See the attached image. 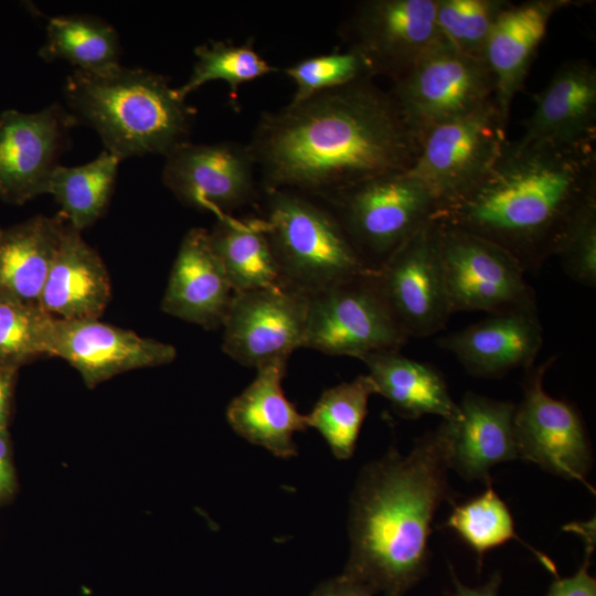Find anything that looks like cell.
Returning <instances> with one entry per match:
<instances>
[{
    "instance_id": "obj_1",
    "label": "cell",
    "mask_w": 596,
    "mask_h": 596,
    "mask_svg": "<svg viewBox=\"0 0 596 596\" xmlns=\"http://www.w3.org/2000/svg\"><path fill=\"white\" fill-rule=\"evenodd\" d=\"M248 147L265 191L326 199L362 181L407 171L419 142L390 92L362 78L264 113Z\"/></svg>"
},
{
    "instance_id": "obj_2",
    "label": "cell",
    "mask_w": 596,
    "mask_h": 596,
    "mask_svg": "<svg viewBox=\"0 0 596 596\" xmlns=\"http://www.w3.org/2000/svg\"><path fill=\"white\" fill-rule=\"evenodd\" d=\"M458 421L441 419L403 456L396 448L366 464L350 499V552L343 573L385 596H404L424 576L436 511L453 498Z\"/></svg>"
},
{
    "instance_id": "obj_3",
    "label": "cell",
    "mask_w": 596,
    "mask_h": 596,
    "mask_svg": "<svg viewBox=\"0 0 596 596\" xmlns=\"http://www.w3.org/2000/svg\"><path fill=\"white\" fill-rule=\"evenodd\" d=\"M596 193L595 145L508 141L468 190L440 204L432 220L487 238L526 272H538L583 202Z\"/></svg>"
},
{
    "instance_id": "obj_4",
    "label": "cell",
    "mask_w": 596,
    "mask_h": 596,
    "mask_svg": "<svg viewBox=\"0 0 596 596\" xmlns=\"http://www.w3.org/2000/svg\"><path fill=\"white\" fill-rule=\"evenodd\" d=\"M64 95L74 118L93 127L120 161L167 156L188 141L195 115L164 76L121 65L104 73L74 70Z\"/></svg>"
},
{
    "instance_id": "obj_5",
    "label": "cell",
    "mask_w": 596,
    "mask_h": 596,
    "mask_svg": "<svg viewBox=\"0 0 596 596\" xmlns=\"http://www.w3.org/2000/svg\"><path fill=\"white\" fill-rule=\"evenodd\" d=\"M265 193L263 221L284 288L309 296L375 270L333 212L297 191L278 189Z\"/></svg>"
},
{
    "instance_id": "obj_6",
    "label": "cell",
    "mask_w": 596,
    "mask_h": 596,
    "mask_svg": "<svg viewBox=\"0 0 596 596\" xmlns=\"http://www.w3.org/2000/svg\"><path fill=\"white\" fill-rule=\"evenodd\" d=\"M307 298L302 348L361 360L373 353L400 352L409 339L384 297L376 269Z\"/></svg>"
},
{
    "instance_id": "obj_7",
    "label": "cell",
    "mask_w": 596,
    "mask_h": 596,
    "mask_svg": "<svg viewBox=\"0 0 596 596\" xmlns=\"http://www.w3.org/2000/svg\"><path fill=\"white\" fill-rule=\"evenodd\" d=\"M326 199L374 269L429 221L438 206L435 196L406 171L362 181Z\"/></svg>"
},
{
    "instance_id": "obj_8",
    "label": "cell",
    "mask_w": 596,
    "mask_h": 596,
    "mask_svg": "<svg viewBox=\"0 0 596 596\" xmlns=\"http://www.w3.org/2000/svg\"><path fill=\"white\" fill-rule=\"evenodd\" d=\"M393 83L390 94L417 139L429 128L494 100V81L485 62L445 41Z\"/></svg>"
},
{
    "instance_id": "obj_9",
    "label": "cell",
    "mask_w": 596,
    "mask_h": 596,
    "mask_svg": "<svg viewBox=\"0 0 596 596\" xmlns=\"http://www.w3.org/2000/svg\"><path fill=\"white\" fill-rule=\"evenodd\" d=\"M507 121L493 100L429 128L419 137L418 153L406 172L435 196L438 206L453 200L498 160L508 142Z\"/></svg>"
},
{
    "instance_id": "obj_10",
    "label": "cell",
    "mask_w": 596,
    "mask_h": 596,
    "mask_svg": "<svg viewBox=\"0 0 596 596\" xmlns=\"http://www.w3.org/2000/svg\"><path fill=\"white\" fill-rule=\"evenodd\" d=\"M437 225L451 315L538 307L525 270L508 251L470 232Z\"/></svg>"
},
{
    "instance_id": "obj_11",
    "label": "cell",
    "mask_w": 596,
    "mask_h": 596,
    "mask_svg": "<svg viewBox=\"0 0 596 596\" xmlns=\"http://www.w3.org/2000/svg\"><path fill=\"white\" fill-rule=\"evenodd\" d=\"M555 358L525 370L522 398L515 405L513 428L518 456L567 480L588 485L592 445L583 418L565 400L551 396L543 379Z\"/></svg>"
},
{
    "instance_id": "obj_12",
    "label": "cell",
    "mask_w": 596,
    "mask_h": 596,
    "mask_svg": "<svg viewBox=\"0 0 596 596\" xmlns=\"http://www.w3.org/2000/svg\"><path fill=\"white\" fill-rule=\"evenodd\" d=\"M435 10L436 0L362 1L343 33L371 77L382 75L394 82L444 41Z\"/></svg>"
},
{
    "instance_id": "obj_13",
    "label": "cell",
    "mask_w": 596,
    "mask_h": 596,
    "mask_svg": "<svg viewBox=\"0 0 596 596\" xmlns=\"http://www.w3.org/2000/svg\"><path fill=\"white\" fill-rule=\"evenodd\" d=\"M376 277L408 338L429 337L445 328L451 311L439 227L432 219L376 268Z\"/></svg>"
},
{
    "instance_id": "obj_14",
    "label": "cell",
    "mask_w": 596,
    "mask_h": 596,
    "mask_svg": "<svg viewBox=\"0 0 596 596\" xmlns=\"http://www.w3.org/2000/svg\"><path fill=\"white\" fill-rule=\"evenodd\" d=\"M307 309V296L284 287L234 292L222 326V349L255 369L288 361L304 347Z\"/></svg>"
},
{
    "instance_id": "obj_15",
    "label": "cell",
    "mask_w": 596,
    "mask_h": 596,
    "mask_svg": "<svg viewBox=\"0 0 596 596\" xmlns=\"http://www.w3.org/2000/svg\"><path fill=\"white\" fill-rule=\"evenodd\" d=\"M164 157L163 184L191 207L232 215L254 199L256 164L248 145L187 141Z\"/></svg>"
},
{
    "instance_id": "obj_16",
    "label": "cell",
    "mask_w": 596,
    "mask_h": 596,
    "mask_svg": "<svg viewBox=\"0 0 596 596\" xmlns=\"http://www.w3.org/2000/svg\"><path fill=\"white\" fill-rule=\"evenodd\" d=\"M74 116L60 105L40 111L0 113V200L22 205L47 193Z\"/></svg>"
},
{
    "instance_id": "obj_17",
    "label": "cell",
    "mask_w": 596,
    "mask_h": 596,
    "mask_svg": "<svg viewBox=\"0 0 596 596\" xmlns=\"http://www.w3.org/2000/svg\"><path fill=\"white\" fill-rule=\"evenodd\" d=\"M51 356L68 362L86 386L95 387L124 372L171 363L177 350L99 319L55 318Z\"/></svg>"
},
{
    "instance_id": "obj_18",
    "label": "cell",
    "mask_w": 596,
    "mask_h": 596,
    "mask_svg": "<svg viewBox=\"0 0 596 596\" xmlns=\"http://www.w3.org/2000/svg\"><path fill=\"white\" fill-rule=\"evenodd\" d=\"M476 377H502L534 365L542 348L543 330L536 308L491 313L488 318L436 340Z\"/></svg>"
},
{
    "instance_id": "obj_19",
    "label": "cell",
    "mask_w": 596,
    "mask_h": 596,
    "mask_svg": "<svg viewBox=\"0 0 596 596\" xmlns=\"http://www.w3.org/2000/svg\"><path fill=\"white\" fill-rule=\"evenodd\" d=\"M534 109L519 139L525 143L593 146L596 139V68L586 60L563 63L533 96Z\"/></svg>"
},
{
    "instance_id": "obj_20",
    "label": "cell",
    "mask_w": 596,
    "mask_h": 596,
    "mask_svg": "<svg viewBox=\"0 0 596 596\" xmlns=\"http://www.w3.org/2000/svg\"><path fill=\"white\" fill-rule=\"evenodd\" d=\"M234 290L214 254L209 231L189 230L183 236L162 297L167 315L206 330L223 326Z\"/></svg>"
},
{
    "instance_id": "obj_21",
    "label": "cell",
    "mask_w": 596,
    "mask_h": 596,
    "mask_svg": "<svg viewBox=\"0 0 596 596\" xmlns=\"http://www.w3.org/2000/svg\"><path fill=\"white\" fill-rule=\"evenodd\" d=\"M573 4V0L511 2L498 17L481 58L492 74L494 104L505 120L552 17Z\"/></svg>"
},
{
    "instance_id": "obj_22",
    "label": "cell",
    "mask_w": 596,
    "mask_h": 596,
    "mask_svg": "<svg viewBox=\"0 0 596 596\" xmlns=\"http://www.w3.org/2000/svg\"><path fill=\"white\" fill-rule=\"evenodd\" d=\"M110 297V278L103 259L65 221L40 307L58 319H99Z\"/></svg>"
},
{
    "instance_id": "obj_23",
    "label": "cell",
    "mask_w": 596,
    "mask_h": 596,
    "mask_svg": "<svg viewBox=\"0 0 596 596\" xmlns=\"http://www.w3.org/2000/svg\"><path fill=\"white\" fill-rule=\"evenodd\" d=\"M286 368L287 361L257 368L254 381L226 408V419L237 435L279 458L296 456L294 434L309 428L307 415L283 391Z\"/></svg>"
},
{
    "instance_id": "obj_24",
    "label": "cell",
    "mask_w": 596,
    "mask_h": 596,
    "mask_svg": "<svg viewBox=\"0 0 596 596\" xmlns=\"http://www.w3.org/2000/svg\"><path fill=\"white\" fill-rule=\"evenodd\" d=\"M451 468L466 480L490 482V469L519 458L513 418L515 404L467 392L459 403Z\"/></svg>"
},
{
    "instance_id": "obj_25",
    "label": "cell",
    "mask_w": 596,
    "mask_h": 596,
    "mask_svg": "<svg viewBox=\"0 0 596 596\" xmlns=\"http://www.w3.org/2000/svg\"><path fill=\"white\" fill-rule=\"evenodd\" d=\"M369 375L395 413L416 419L436 415L459 421L461 412L448 390L443 374L433 365L406 358L400 352L369 354L361 359Z\"/></svg>"
},
{
    "instance_id": "obj_26",
    "label": "cell",
    "mask_w": 596,
    "mask_h": 596,
    "mask_svg": "<svg viewBox=\"0 0 596 596\" xmlns=\"http://www.w3.org/2000/svg\"><path fill=\"white\" fill-rule=\"evenodd\" d=\"M63 216L36 215L0 231V295L39 304L54 259Z\"/></svg>"
},
{
    "instance_id": "obj_27",
    "label": "cell",
    "mask_w": 596,
    "mask_h": 596,
    "mask_svg": "<svg viewBox=\"0 0 596 596\" xmlns=\"http://www.w3.org/2000/svg\"><path fill=\"white\" fill-rule=\"evenodd\" d=\"M209 240L234 292L283 287L263 219L217 216Z\"/></svg>"
},
{
    "instance_id": "obj_28",
    "label": "cell",
    "mask_w": 596,
    "mask_h": 596,
    "mask_svg": "<svg viewBox=\"0 0 596 596\" xmlns=\"http://www.w3.org/2000/svg\"><path fill=\"white\" fill-rule=\"evenodd\" d=\"M39 55L46 62L66 61L76 71L104 73L120 65V42L117 31L97 17L58 15L49 20Z\"/></svg>"
},
{
    "instance_id": "obj_29",
    "label": "cell",
    "mask_w": 596,
    "mask_h": 596,
    "mask_svg": "<svg viewBox=\"0 0 596 596\" xmlns=\"http://www.w3.org/2000/svg\"><path fill=\"white\" fill-rule=\"evenodd\" d=\"M120 160L104 150L93 161L78 167L57 166L47 193L61 206L65 221L77 231L93 225L106 210L114 192Z\"/></svg>"
},
{
    "instance_id": "obj_30",
    "label": "cell",
    "mask_w": 596,
    "mask_h": 596,
    "mask_svg": "<svg viewBox=\"0 0 596 596\" xmlns=\"http://www.w3.org/2000/svg\"><path fill=\"white\" fill-rule=\"evenodd\" d=\"M373 394L377 387L371 376L359 375L326 390L307 415L309 428L322 435L337 459L352 457Z\"/></svg>"
},
{
    "instance_id": "obj_31",
    "label": "cell",
    "mask_w": 596,
    "mask_h": 596,
    "mask_svg": "<svg viewBox=\"0 0 596 596\" xmlns=\"http://www.w3.org/2000/svg\"><path fill=\"white\" fill-rule=\"evenodd\" d=\"M195 62L188 81L177 87L178 94L188 95L211 81L228 84L230 95L237 99L238 87L277 68L265 61L254 49L252 41L233 44L226 41H210L195 47Z\"/></svg>"
},
{
    "instance_id": "obj_32",
    "label": "cell",
    "mask_w": 596,
    "mask_h": 596,
    "mask_svg": "<svg viewBox=\"0 0 596 596\" xmlns=\"http://www.w3.org/2000/svg\"><path fill=\"white\" fill-rule=\"evenodd\" d=\"M55 318L39 304L0 295V366L20 369L52 354Z\"/></svg>"
},
{
    "instance_id": "obj_33",
    "label": "cell",
    "mask_w": 596,
    "mask_h": 596,
    "mask_svg": "<svg viewBox=\"0 0 596 596\" xmlns=\"http://www.w3.org/2000/svg\"><path fill=\"white\" fill-rule=\"evenodd\" d=\"M446 526L473 550L479 558L511 540L523 542L515 533L508 505L490 482L479 496L455 505Z\"/></svg>"
},
{
    "instance_id": "obj_34",
    "label": "cell",
    "mask_w": 596,
    "mask_h": 596,
    "mask_svg": "<svg viewBox=\"0 0 596 596\" xmlns=\"http://www.w3.org/2000/svg\"><path fill=\"white\" fill-rule=\"evenodd\" d=\"M510 3L507 0H436L435 19L440 36L457 51L481 58L498 17Z\"/></svg>"
},
{
    "instance_id": "obj_35",
    "label": "cell",
    "mask_w": 596,
    "mask_h": 596,
    "mask_svg": "<svg viewBox=\"0 0 596 596\" xmlns=\"http://www.w3.org/2000/svg\"><path fill=\"white\" fill-rule=\"evenodd\" d=\"M284 71L296 86L290 103L301 102L362 78H372L362 57L351 49L309 56Z\"/></svg>"
},
{
    "instance_id": "obj_36",
    "label": "cell",
    "mask_w": 596,
    "mask_h": 596,
    "mask_svg": "<svg viewBox=\"0 0 596 596\" xmlns=\"http://www.w3.org/2000/svg\"><path fill=\"white\" fill-rule=\"evenodd\" d=\"M554 256L572 280L586 287L596 286V193L570 220Z\"/></svg>"
},
{
    "instance_id": "obj_37",
    "label": "cell",
    "mask_w": 596,
    "mask_h": 596,
    "mask_svg": "<svg viewBox=\"0 0 596 596\" xmlns=\"http://www.w3.org/2000/svg\"><path fill=\"white\" fill-rule=\"evenodd\" d=\"M566 530L577 532L585 541V560L571 577L556 579L546 596H596V581L588 573L589 558L595 547V520L586 523H572Z\"/></svg>"
},
{
    "instance_id": "obj_38",
    "label": "cell",
    "mask_w": 596,
    "mask_h": 596,
    "mask_svg": "<svg viewBox=\"0 0 596 596\" xmlns=\"http://www.w3.org/2000/svg\"><path fill=\"white\" fill-rule=\"evenodd\" d=\"M17 490V476L12 459L11 438L8 428L0 429V503L12 499Z\"/></svg>"
},
{
    "instance_id": "obj_39",
    "label": "cell",
    "mask_w": 596,
    "mask_h": 596,
    "mask_svg": "<svg viewBox=\"0 0 596 596\" xmlns=\"http://www.w3.org/2000/svg\"><path fill=\"white\" fill-rule=\"evenodd\" d=\"M372 587L342 573L319 584L311 596H373Z\"/></svg>"
},
{
    "instance_id": "obj_40",
    "label": "cell",
    "mask_w": 596,
    "mask_h": 596,
    "mask_svg": "<svg viewBox=\"0 0 596 596\" xmlns=\"http://www.w3.org/2000/svg\"><path fill=\"white\" fill-rule=\"evenodd\" d=\"M18 369L0 366V429L8 428Z\"/></svg>"
},
{
    "instance_id": "obj_41",
    "label": "cell",
    "mask_w": 596,
    "mask_h": 596,
    "mask_svg": "<svg viewBox=\"0 0 596 596\" xmlns=\"http://www.w3.org/2000/svg\"><path fill=\"white\" fill-rule=\"evenodd\" d=\"M455 593L453 596H498L501 584V575L493 573L490 579L480 587H469L464 585L453 572Z\"/></svg>"
},
{
    "instance_id": "obj_42",
    "label": "cell",
    "mask_w": 596,
    "mask_h": 596,
    "mask_svg": "<svg viewBox=\"0 0 596 596\" xmlns=\"http://www.w3.org/2000/svg\"><path fill=\"white\" fill-rule=\"evenodd\" d=\"M0 231H1V227H0Z\"/></svg>"
}]
</instances>
